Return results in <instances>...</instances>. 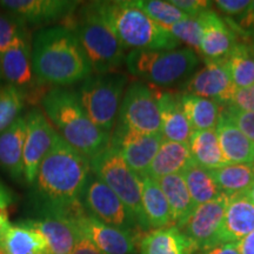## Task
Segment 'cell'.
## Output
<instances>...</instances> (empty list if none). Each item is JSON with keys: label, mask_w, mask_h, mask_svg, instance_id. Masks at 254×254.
Masks as SVG:
<instances>
[{"label": "cell", "mask_w": 254, "mask_h": 254, "mask_svg": "<svg viewBox=\"0 0 254 254\" xmlns=\"http://www.w3.org/2000/svg\"><path fill=\"white\" fill-rule=\"evenodd\" d=\"M254 231V202L245 194L230 196L215 245L238 243Z\"/></svg>", "instance_id": "44dd1931"}, {"label": "cell", "mask_w": 254, "mask_h": 254, "mask_svg": "<svg viewBox=\"0 0 254 254\" xmlns=\"http://www.w3.org/2000/svg\"><path fill=\"white\" fill-rule=\"evenodd\" d=\"M157 183L170 206L173 225L177 227L182 226L195 208L183 176L171 174L158 179Z\"/></svg>", "instance_id": "83f0119b"}, {"label": "cell", "mask_w": 254, "mask_h": 254, "mask_svg": "<svg viewBox=\"0 0 254 254\" xmlns=\"http://www.w3.org/2000/svg\"><path fill=\"white\" fill-rule=\"evenodd\" d=\"M200 254H240L239 244L238 243L219 244V245L201 250L200 251Z\"/></svg>", "instance_id": "7bdbcfd3"}, {"label": "cell", "mask_w": 254, "mask_h": 254, "mask_svg": "<svg viewBox=\"0 0 254 254\" xmlns=\"http://www.w3.org/2000/svg\"><path fill=\"white\" fill-rule=\"evenodd\" d=\"M91 176L90 159L60 136L41 161L31 185L32 199L39 214H59L75 221L87 213L82 195Z\"/></svg>", "instance_id": "6da1fadb"}, {"label": "cell", "mask_w": 254, "mask_h": 254, "mask_svg": "<svg viewBox=\"0 0 254 254\" xmlns=\"http://www.w3.org/2000/svg\"><path fill=\"white\" fill-rule=\"evenodd\" d=\"M153 87L161 119V134L165 140L189 142L192 128L182 107V93Z\"/></svg>", "instance_id": "ffe728a7"}, {"label": "cell", "mask_w": 254, "mask_h": 254, "mask_svg": "<svg viewBox=\"0 0 254 254\" xmlns=\"http://www.w3.org/2000/svg\"><path fill=\"white\" fill-rule=\"evenodd\" d=\"M80 4L69 0H2L0 7L17 15L27 26H41L66 20Z\"/></svg>", "instance_id": "9a60e30c"}, {"label": "cell", "mask_w": 254, "mask_h": 254, "mask_svg": "<svg viewBox=\"0 0 254 254\" xmlns=\"http://www.w3.org/2000/svg\"><path fill=\"white\" fill-rule=\"evenodd\" d=\"M240 254H254V231L238 241Z\"/></svg>", "instance_id": "bcb514c9"}, {"label": "cell", "mask_w": 254, "mask_h": 254, "mask_svg": "<svg viewBox=\"0 0 254 254\" xmlns=\"http://www.w3.org/2000/svg\"><path fill=\"white\" fill-rule=\"evenodd\" d=\"M222 112L254 144V112L232 106H225Z\"/></svg>", "instance_id": "74e56055"}, {"label": "cell", "mask_w": 254, "mask_h": 254, "mask_svg": "<svg viewBox=\"0 0 254 254\" xmlns=\"http://www.w3.org/2000/svg\"><path fill=\"white\" fill-rule=\"evenodd\" d=\"M202 24V39L199 53L205 60L224 59L237 45L236 32L212 9L199 14Z\"/></svg>", "instance_id": "ac0fdd59"}, {"label": "cell", "mask_w": 254, "mask_h": 254, "mask_svg": "<svg viewBox=\"0 0 254 254\" xmlns=\"http://www.w3.org/2000/svg\"><path fill=\"white\" fill-rule=\"evenodd\" d=\"M167 30L180 44H186L189 49L199 53L202 39V24L199 15L189 17L185 20L170 26Z\"/></svg>", "instance_id": "8d00e7d4"}, {"label": "cell", "mask_w": 254, "mask_h": 254, "mask_svg": "<svg viewBox=\"0 0 254 254\" xmlns=\"http://www.w3.org/2000/svg\"><path fill=\"white\" fill-rule=\"evenodd\" d=\"M182 107L192 131L215 129L224 106L217 101L182 93Z\"/></svg>", "instance_id": "f1b7e54d"}, {"label": "cell", "mask_w": 254, "mask_h": 254, "mask_svg": "<svg viewBox=\"0 0 254 254\" xmlns=\"http://www.w3.org/2000/svg\"><path fill=\"white\" fill-rule=\"evenodd\" d=\"M140 254H193L198 249L177 226L146 232L139 238Z\"/></svg>", "instance_id": "603a6c76"}, {"label": "cell", "mask_w": 254, "mask_h": 254, "mask_svg": "<svg viewBox=\"0 0 254 254\" xmlns=\"http://www.w3.org/2000/svg\"><path fill=\"white\" fill-rule=\"evenodd\" d=\"M0 73L6 84L18 88L28 103L43 99L45 86L37 80L32 68L31 40L18 44L0 55Z\"/></svg>", "instance_id": "7c38bea8"}, {"label": "cell", "mask_w": 254, "mask_h": 254, "mask_svg": "<svg viewBox=\"0 0 254 254\" xmlns=\"http://www.w3.org/2000/svg\"><path fill=\"white\" fill-rule=\"evenodd\" d=\"M75 224L103 254H135L136 239L131 232L110 226L88 213L75 220Z\"/></svg>", "instance_id": "e0dca14e"}, {"label": "cell", "mask_w": 254, "mask_h": 254, "mask_svg": "<svg viewBox=\"0 0 254 254\" xmlns=\"http://www.w3.org/2000/svg\"><path fill=\"white\" fill-rule=\"evenodd\" d=\"M192 161L189 142H177L164 139L145 177L158 180L171 174H182Z\"/></svg>", "instance_id": "484cf974"}, {"label": "cell", "mask_w": 254, "mask_h": 254, "mask_svg": "<svg viewBox=\"0 0 254 254\" xmlns=\"http://www.w3.org/2000/svg\"><path fill=\"white\" fill-rule=\"evenodd\" d=\"M232 81L238 90L254 84V41L238 43L225 58Z\"/></svg>", "instance_id": "d6a6232c"}, {"label": "cell", "mask_w": 254, "mask_h": 254, "mask_svg": "<svg viewBox=\"0 0 254 254\" xmlns=\"http://www.w3.org/2000/svg\"><path fill=\"white\" fill-rule=\"evenodd\" d=\"M12 193L0 182V218L8 220V208L12 204Z\"/></svg>", "instance_id": "ee69618b"}, {"label": "cell", "mask_w": 254, "mask_h": 254, "mask_svg": "<svg viewBox=\"0 0 254 254\" xmlns=\"http://www.w3.org/2000/svg\"><path fill=\"white\" fill-rule=\"evenodd\" d=\"M222 154L231 164H254V144L221 111L215 128Z\"/></svg>", "instance_id": "d4e9b609"}, {"label": "cell", "mask_w": 254, "mask_h": 254, "mask_svg": "<svg viewBox=\"0 0 254 254\" xmlns=\"http://www.w3.org/2000/svg\"><path fill=\"white\" fill-rule=\"evenodd\" d=\"M141 201L150 230L174 226L170 206L157 180L141 177Z\"/></svg>", "instance_id": "4316f807"}, {"label": "cell", "mask_w": 254, "mask_h": 254, "mask_svg": "<svg viewBox=\"0 0 254 254\" xmlns=\"http://www.w3.org/2000/svg\"><path fill=\"white\" fill-rule=\"evenodd\" d=\"M71 254H103L84 234H80Z\"/></svg>", "instance_id": "f6af8a7d"}, {"label": "cell", "mask_w": 254, "mask_h": 254, "mask_svg": "<svg viewBox=\"0 0 254 254\" xmlns=\"http://www.w3.org/2000/svg\"><path fill=\"white\" fill-rule=\"evenodd\" d=\"M228 201L230 195L221 193L218 198L196 206L186 221L178 227L193 241L198 251L214 246Z\"/></svg>", "instance_id": "5bb4252c"}, {"label": "cell", "mask_w": 254, "mask_h": 254, "mask_svg": "<svg viewBox=\"0 0 254 254\" xmlns=\"http://www.w3.org/2000/svg\"><path fill=\"white\" fill-rule=\"evenodd\" d=\"M227 106L254 112V84L250 87L237 90L231 104L227 105Z\"/></svg>", "instance_id": "60d3db41"}, {"label": "cell", "mask_w": 254, "mask_h": 254, "mask_svg": "<svg viewBox=\"0 0 254 254\" xmlns=\"http://www.w3.org/2000/svg\"><path fill=\"white\" fill-rule=\"evenodd\" d=\"M40 103L58 134L87 159L91 160L109 147L111 134L88 118L77 92L53 87L46 92Z\"/></svg>", "instance_id": "3957f363"}, {"label": "cell", "mask_w": 254, "mask_h": 254, "mask_svg": "<svg viewBox=\"0 0 254 254\" xmlns=\"http://www.w3.org/2000/svg\"><path fill=\"white\" fill-rule=\"evenodd\" d=\"M90 161L92 174L106 184L119 196L131 212L140 231H151L142 208L141 179L127 166L120 152L112 145H109V147Z\"/></svg>", "instance_id": "52a82bcc"}, {"label": "cell", "mask_w": 254, "mask_h": 254, "mask_svg": "<svg viewBox=\"0 0 254 254\" xmlns=\"http://www.w3.org/2000/svg\"><path fill=\"white\" fill-rule=\"evenodd\" d=\"M134 4L152 20L165 28L185 20L189 15L176 7L171 1L164 0H135Z\"/></svg>", "instance_id": "e575fe53"}, {"label": "cell", "mask_w": 254, "mask_h": 254, "mask_svg": "<svg viewBox=\"0 0 254 254\" xmlns=\"http://www.w3.org/2000/svg\"><path fill=\"white\" fill-rule=\"evenodd\" d=\"M125 65L134 77L154 87H168L192 75L199 57L189 47L176 50H134L126 55Z\"/></svg>", "instance_id": "8992f818"}, {"label": "cell", "mask_w": 254, "mask_h": 254, "mask_svg": "<svg viewBox=\"0 0 254 254\" xmlns=\"http://www.w3.org/2000/svg\"><path fill=\"white\" fill-rule=\"evenodd\" d=\"M113 131L136 134L161 133L160 112L153 87L140 81L127 86Z\"/></svg>", "instance_id": "9c48e42d"}, {"label": "cell", "mask_w": 254, "mask_h": 254, "mask_svg": "<svg viewBox=\"0 0 254 254\" xmlns=\"http://www.w3.org/2000/svg\"><path fill=\"white\" fill-rule=\"evenodd\" d=\"M27 133L24 147V179L28 185L36 180L41 161L58 142L60 135L39 109L26 116Z\"/></svg>", "instance_id": "8fae6325"}, {"label": "cell", "mask_w": 254, "mask_h": 254, "mask_svg": "<svg viewBox=\"0 0 254 254\" xmlns=\"http://www.w3.org/2000/svg\"><path fill=\"white\" fill-rule=\"evenodd\" d=\"M127 80L122 73L91 74L77 92L88 118L110 134L116 126Z\"/></svg>", "instance_id": "ba28073f"}, {"label": "cell", "mask_w": 254, "mask_h": 254, "mask_svg": "<svg viewBox=\"0 0 254 254\" xmlns=\"http://www.w3.org/2000/svg\"><path fill=\"white\" fill-rule=\"evenodd\" d=\"M213 4L225 15L237 18L246 11V8L251 4V1L250 0H217Z\"/></svg>", "instance_id": "b9f144b4"}, {"label": "cell", "mask_w": 254, "mask_h": 254, "mask_svg": "<svg viewBox=\"0 0 254 254\" xmlns=\"http://www.w3.org/2000/svg\"><path fill=\"white\" fill-rule=\"evenodd\" d=\"M31 57L34 75L43 86H68L92 74L80 43L65 25L37 31L31 41Z\"/></svg>", "instance_id": "7a4b0ae2"}, {"label": "cell", "mask_w": 254, "mask_h": 254, "mask_svg": "<svg viewBox=\"0 0 254 254\" xmlns=\"http://www.w3.org/2000/svg\"><path fill=\"white\" fill-rule=\"evenodd\" d=\"M24 41H30L27 25L17 15L0 11V55Z\"/></svg>", "instance_id": "d590c367"}, {"label": "cell", "mask_w": 254, "mask_h": 254, "mask_svg": "<svg viewBox=\"0 0 254 254\" xmlns=\"http://www.w3.org/2000/svg\"><path fill=\"white\" fill-rule=\"evenodd\" d=\"M211 174L221 193L230 196L245 194L254 185V164H230Z\"/></svg>", "instance_id": "4dcf8cb0"}, {"label": "cell", "mask_w": 254, "mask_h": 254, "mask_svg": "<svg viewBox=\"0 0 254 254\" xmlns=\"http://www.w3.org/2000/svg\"><path fill=\"white\" fill-rule=\"evenodd\" d=\"M82 205L88 214L110 226L131 233L135 228H139L131 212L124 205L119 196L93 174L88 180L82 195Z\"/></svg>", "instance_id": "30bf717a"}, {"label": "cell", "mask_w": 254, "mask_h": 254, "mask_svg": "<svg viewBox=\"0 0 254 254\" xmlns=\"http://www.w3.org/2000/svg\"><path fill=\"white\" fill-rule=\"evenodd\" d=\"M92 4L125 50H176L180 45L167 28L152 20L132 0Z\"/></svg>", "instance_id": "277c9868"}, {"label": "cell", "mask_w": 254, "mask_h": 254, "mask_svg": "<svg viewBox=\"0 0 254 254\" xmlns=\"http://www.w3.org/2000/svg\"><path fill=\"white\" fill-rule=\"evenodd\" d=\"M65 26L75 34L97 74L114 73L125 64V49L92 2L66 19Z\"/></svg>", "instance_id": "5b68a950"}, {"label": "cell", "mask_w": 254, "mask_h": 254, "mask_svg": "<svg viewBox=\"0 0 254 254\" xmlns=\"http://www.w3.org/2000/svg\"><path fill=\"white\" fill-rule=\"evenodd\" d=\"M2 80V79H1V73H0V81H1Z\"/></svg>", "instance_id": "681fc988"}, {"label": "cell", "mask_w": 254, "mask_h": 254, "mask_svg": "<svg viewBox=\"0 0 254 254\" xmlns=\"http://www.w3.org/2000/svg\"><path fill=\"white\" fill-rule=\"evenodd\" d=\"M237 90L225 58L205 60L204 66L190 77L183 86V93L207 98L224 107L231 104Z\"/></svg>", "instance_id": "4fadbf2b"}, {"label": "cell", "mask_w": 254, "mask_h": 254, "mask_svg": "<svg viewBox=\"0 0 254 254\" xmlns=\"http://www.w3.org/2000/svg\"><path fill=\"white\" fill-rule=\"evenodd\" d=\"M8 225H9L8 220H5V219L0 218V236H1V233L4 232V230L8 226Z\"/></svg>", "instance_id": "7dc6e473"}, {"label": "cell", "mask_w": 254, "mask_h": 254, "mask_svg": "<svg viewBox=\"0 0 254 254\" xmlns=\"http://www.w3.org/2000/svg\"><path fill=\"white\" fill-rule=\"evenodd\" d=\"M171 2L189 17H198L202 12L211 9L213 4L206 0H171Z\"/></svg>", "instance_id": "ab89813d"}, {"label": "cell", "mask_w": 254, "mask_h": 254, "mask_svg": "<svg viewBox=\"0 0 254 254\" xmlns=\"http://www.w3.org/2000/svg\"><path fill=\"white\" fill-rule=\"evenodd\" d=\"M26 133V117H19L0 134V167L17 182L24 178V147Z\"/></svg>", "instance_id": "7402d4cb"}, {"label": "cell", "mask_w": 254, "mask_h": 254, "mask_svg": "<svg viewBox=\"0 0 254 254\" xmlns=\"http://www.w3.org/2000/svg\"><path fill=\"white\" fill-rule=\"evenodd\" d=\"M25 221L43 234L51 254H71L81 234L75 221L64 215L44 214Z\"/></svg>", "instance_id": "d6986e66"}, {"label": "cell", "mask_w": 254, "mask_h": 254, "mask_svg": "<svg viewBox=\"0 0 254 254\" xmlns=\"http://www.w3.org/2000/svg\"><path fill=\"white\" fill-rule=\"evenodd\" d=\"M182 176L195 207L206 204L221 194V190L214 182L211 171L199 166L194 161L184 170Z\"/></svg>", "instance_id": "1f68e13d"}, {"label": "cell", "mask_w": 254, "mask_h": 254, "mask_svg": "<svg viewBox=\"0 0 254 254\" xmlns=\"http://www.w3.org/2000/svg\"><path fill=\"white\" fill-rule=\"evenodd\" d=\"M189 145L193 161L206 170H217L231 164L222 154L215 129L193 131Z\"/></svg>", "instance_id": "f546056e"}, {"label": "cell", "mask_w": 254, "mask_h": 254, "mask_svg": "<svg viewBox=\"0 0 254 254\" xmlns=\"http://www.w3.org/2000/svg\"><path fill=\"white\" fill-rule=\"evenodd\" d=\"M0 254H51L47 241L36 228L21 221L9 225L0 236Z\"/></svg>", "instance_id": "cb8c5ba5"}, {"label": "cell", "mask_w": 254, "mask_h": 254, "mask_svg": "<svg viewBox=\"0 0 254 254\" xmlns=\"http://www.w3.org/2000/svg\"><path fill=\"white\" fill-rule=\"evenodd\" d=\"M25 103L26 99L18 88L0 82V134L19 118Z\"/></svg>", "instance_id": "836d02e7"}, {"label": "cell", "mask_w": 254, "mask_h": 254, "mask_svg": "<svg viewBox=\"0 0 254 254\" xmlns=\"http://www.w3.org/2000/svg\"><path fill=\"white\" fill-rule=\"evenodd\" d=\"M163 141L164 136L161 133L136 134L113 131L111 133L110 145L120 152L127 166L141 178L145 177Z\"/></svg>", "instance_id": "2e32d148"}, {"label": "cell", "mask_w": 254, "mask_h": 254, "mask_svg": "<svg viewBox=\"0 0 254 254\" xmlns=\"http://www.w3.org/2000/svg\"><path fill=\"white\" fill-rule=\"evenodd\" d=\"M227 23L233 31H239L241 34L253 37L254 39V1H251L249 7L234 20L227 19Z\"/></svg>", "instance_id": "f35d334b"}, {"label": "cell", "mask_w": 254, "mask_h": 254, "mask_svg": "<svg viewBox=\"0 0 254 254\" xmlns=\"http://www.w3.org/2000/svg\"><path fill=\"white\" fill-rule=\"evenodd\" d=\"M245 195L251 200V201L254 202V185L251 187L249 190H247V192L245 193Z\"/></svg>", "instance_id": "c3c4849f"}]
</instances>
